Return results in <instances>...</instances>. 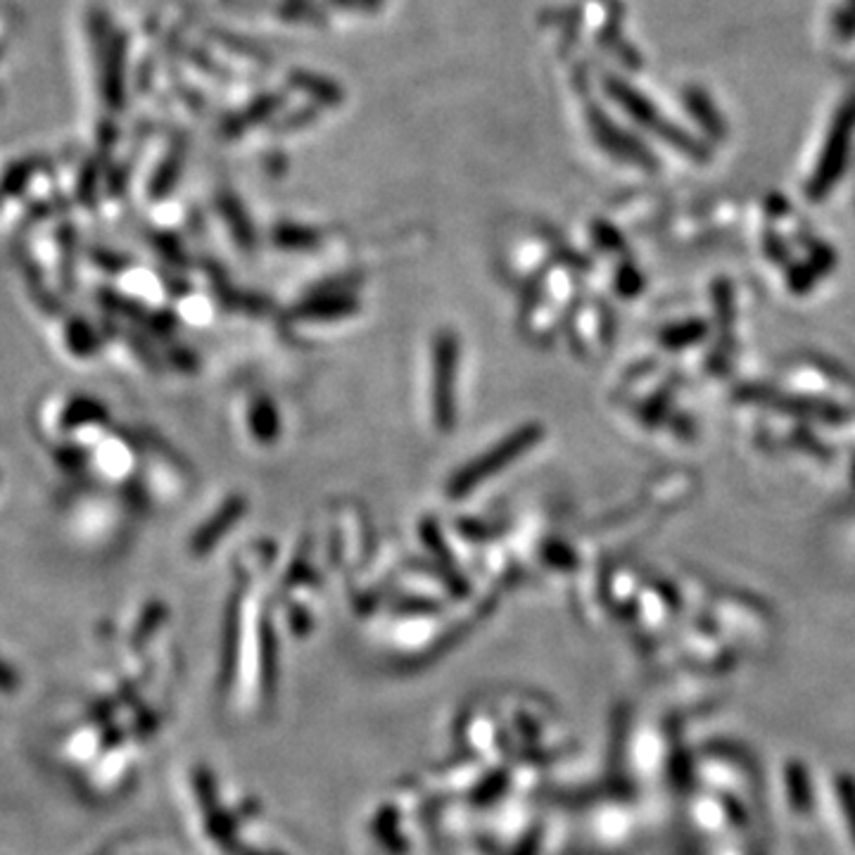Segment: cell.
<instances>
[{
  "instance_id": "6da1fadb",
  "label": "cell",
  "mask_w": 855,
  "mask_h": 855,
  "mask_svg": "<svg viewBox=\"0 0 855 855\" xmlns=\"http://www.w3.org/2000/svg\"><path fill=\"white\" fill-rule=\"evenodd\" d=\"M534 442H538V433L530 431V433H526V435H518L513 442H509V445H501V450H499L497 454L490 452L493 459H485V462H480L478 466H470V468L464 473V476L459 478V483H454V487H452V493H454V495H452V497H464V493H468L473 485H480L483 480L490 478V473H493V470H497V468H501V466H507L511 459H516V456H511V454L523 452L526 447L534 445Z\"/></svg>"
},
{
  "instance_id": "7a4b0ae2",
  "label": "cell",
  "mask_w": 855,
  "mask_h": 855,
  "mask_svg": "<svg viewBox=\"0 0 855 855\" xmlns=\"http://www.w3.org/2000/svg\"><path fill=\"white\" fill-rule=\"evenodd\" d=\"M102 74H105L102 76L105 100L110 105H119L121 96H125V84H121V41H119V36H112V41H110V51H107Z\"/></svg>"
}]
</instances>
